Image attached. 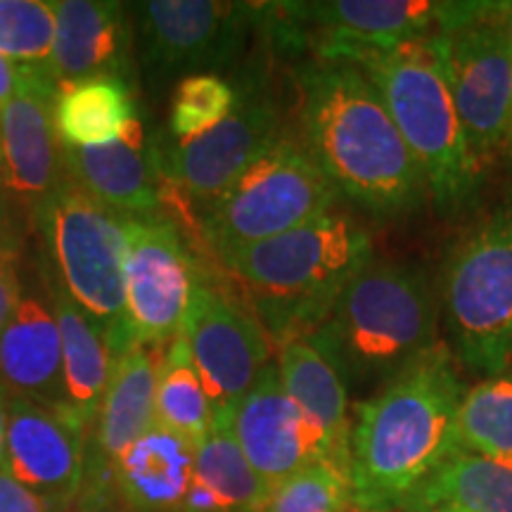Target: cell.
Here are the masks:
<instances>
[{"instance_id": "18", "label": "cell", "mask_w": 512, "mask_h": 512, "mask_svg": "<svg viewBox=\"0 0 512 512\" xmlns=\"http://www.w3.org/2000/svg\"><path fill=\"white\" fill-rule=\"evenodd\" d=\"M131 8L110 0H57L50 69L57 86L133 69Z\"/></svg>"}, {"instance_id": "40", "label": "cell", "mask_w": 512, "mask_h": 512, "mask_svg": "<svg viewBox=\"0 0 512 512\" xmlns=\"http://www.w3.org/2000/svg\"><path fill=\"white\" fill-rule=\"evenodd\" d=\"M344 512H392V510H368V508H358V505H354V503H351V505H349V508H347V510H344Z\"/></svg>"}, {"instance_id": "21", "label": "cell", "mask_w": 512, "mask_h": 512, "mask_svg": "<svg viewBox=\"0 0 512 512\" xmlns=\"http://www.w3.org/2000/svg\"><path fill=\"white\" fill-rule=\"evenodd\" d=\"M112 467L128 512H181L195 477V446L155 425Z\"/></svg>"}, {"instance_id": "22", "label": "cell", "mask_w": 512, "mask_h": 512, "mask_svg": "<svg viewBox=\"0 0 512 512\" xmlns=\"http://www.w3.org/2000/svg\"><path fill=\"white\" fill-rule=\"evenodd\" d=\"M166 347L133 344L114 358L110 387L95 422V448L112 465L157 425V384Z\"/></svg>"}, {"instance_id": "38", "label": "cell", "mask_w": 512, "mask_h": 512, "mask_svg": "<svg viewBox=\"0 0 512 512\" xmlns=\"http://www.w3.org/2000/svg\"><path fill=\"white\" fill-rule=\"evenodd\" d=\"M8 406H10V392L8 387L0 384V470L8 465Z\"/></svg>"}, {"instance_id": "26", "label": "cell", "mask_w": 512, "mask_h": 512, "mask_svg": "<svg viewBox=\"0 0 512 512\" xmlns=\"http://www.w3.org/2000/svg\"><path fill=\"white\" fill-rule=\"evenodd\" d=\"M403 508L408 512H512V456L453 453Z\"/></svg>"}, {"instance_id": "19", "label": "cell", "mask_w": 512, "mask_h": 512, "mask_svg": "<svg viewBox=\"0 0 512 512\" xmlns=\"http://www.w3.org/2000/svg\"><path fill=\"white\" fill-rule=\"evenodd\" d=\"M64 171L79 188L107 209L124 216L157 214L164 183L157 171L155 147L138 124L117 143L100 147L62 145Z\"/></svg>"}, {"instance_id": "9", "label": "cell", "mask_w": 512, "mask_h": 512, "mask_svg": "<svg viewBox=\"0 0 512 512\" xmlns=\"http://www.w3.org/2000/svg\"><path fill=\"white\" fill-rule=\"evenodd\" d=\"M491 3L434 0H330V3H259V27L275 48L313 60H342L430 38L482 15Z\"/></svg>"}, {"instance_id": "5", "label": "cell", "mask_w": 512, "mask_h": 512, "mask_svg": "<svg viewBox=\"0 0 512 512\" xmlns=\"http://www.w3.org/2000/svg\"><path fill=\"white\" fill-rule=\"evenodd\" d=\"M368 76L418 164L427 197L444 216L475 202L484 171L467 147L441 67L439 34L351 60Z\"/></svg>"}, {"instance_id": "27", "label": "cell", "mask_w": 512, "mask_h": 512, "mask_svg": "<svg viewBox=\"0 0 512 512\" xmlns=\"http://www.w3.org/2000/svg\"><path fill=\"white\" fill-rule=\"evenodd\" d=\"M195 477L228 512H264L271 498V489L249 465L230 422H211L209 434L195 446Z\"/></svg>"}, {"instance_id": "32", "label": "cell", "mask_w": 512, "mask_h": 512, "mask_svg": "<svg viewBox=\"0 0 512 512\" xmlns=\"http://www.w3.org/2000/svg\"><path fill=\"white\" fill-rule=\"evenodd\" d=\"M349 505L351 484L347 472L318 463L275 486L264 512H344Z\"/></svg>"}, {"instance_id": "42", "label": "cell", "mask_w": 512, "mask_h": 512, "mask_svg": "<svg viewBox=\"0 0 512 512\" xmlns=\"http://www.w3.org/2000/svg\"><path fill=\"white\" fill-rule=\"evenodd\" d=\"M422 512H453V510H422Z\"/></svg>"}, {"instance_id": "33", "label": "cell", "mask_w": 512, "mask_h": 512, "mask_svg": "<svg viewBox=\"0 0 512 512\" xmlns=\"http://www.w3.org/2000/svg\"><path fill=\"white\" fill-rule=\"evenodd\" d=\"M74 512H128L117 494L114 484V467L102 453L95 448L93 456L88 453L86 477L83 486L72 503Z\"/></svg>"}, {"instance_id": "39", "label": "cell", "mask_w": 512, "mask_h": 512, "mask_svg": "<svg viewBox=\"0 0 512 512\" xmlns=\"http://www.w3.org/2000/svg\"><path fill=\"white\" fill-rule=\"evenodd\" d=\"M503 27H505V34H508L510 50H512V3L503 5Z\"/></svg>"}, {"instance_id": "25", "label": "cell", "mask_w": 512, "mask_h": 512, "mask_svg": "<svg viewBox=\"0 0 512 512\" xmlns=\"http://www.w3.org/2000/svg\"><path fill=\"white\" fill-rule=\"evenodd\" d=\"M275 366L285 394L349 456V387L335 363L304 337L283 344Z\"/></svg>"}, {"instance_id": "3", "label": "cell", "mask_w": 512, "mask_h": 512, "mask_svg": "<svg viewBox=\"0 0 512 512\" xmlns=\"http://www.w3.org/2000/svg\"><path fill=\"white\" fill-rule=\"evenodd\" d=\"M373 259L366 228L337 209L278 238L219 256L247 290L254 318L280 347L313 335Z\"/></svg>"}, {"instance_id": "6", "label": "cell", "mask_w": 512, "mask_h": 512, "mask_svg": "<svg viewBox=\"0 0 512 512\" xmlns=\"http://www.w3.org/2000/svg\"><path fill=\"white\" fill-rule=\"evenodd\" d=\"M446 347L467 373H512V195L460 235L439 285Z\"/></svg>"}, {"instance_id": "8", "label": "cell", "mask_w": 512, "mask_h": 512, "mask_svg": "<svg viewBox=\"0 0 512 512\" xmlns=\"http://www.w3.org/2000/svg\"><path fill=\"white\" fill-rule=\"evenodd\" d=\"M339 192L299 133L287 131L200 209V233L216 259L306 226L337 209Z\"/></svg>"}, {"instance_id": "13", "label": "cell", "mask_w": 512, "mask_h": 512, "mask_svg": "<svg viewBox=\"0 0 512 512\" xmlns=\"http://www.w3.org/2000/svg\"><path fill=\"white\" fill-rule=\"evenodd\" d=\"M197 271L166 216H126V316L138 344L166 347L181 337Z\"/></svg>"}, {"instance_id": "12", "label": "cell", "mask_w": 512, "mask_h": 512, "mask_svg": "<svg viewBox=\"0 0 512 512\" xmlns=\"http://www.w3.org/2000/svg\"><path fill=\"white\" fill-rule=\"evenodd\" d=\"M503 5L491 3L479 17L439 34L448 91L482 171L505 159L512 140V50Z\"/></svg>"}, {"instance_id": "17", "label": "cell", "mask_w": 512, "mask_h": 512, "mask_svg": "<svg viewBox=\"0 0 512 512\" xmlns=\"http://www.w3.org/2000/svg\"><path fill=\"white\" fill-rule=\"evenodd\" d=\"M57 81L41 67L27 86L0 110V155L5 183L15 202L34 209L67 178L62 140L55 126Z\"/></svg>"}, {"instance_id": "30", "label": "cell", "mask_w": 512, "mask_h": 512, "mask_svg": "<svg viewBox=\"0 0 512 512\" xmlns=\"http://www.w3.org/2000/svg\"><path fill=\"white\" fill-rule=\"evenodd\" d=\"M53 41V0H0V55L29 67H50Z\"/></svg>"}, {"instance_id": "4", "label": "cell", "mask_w": 512, "mask_h": 512, "mask_svg": "<svg viewBox=\"0 0 512 512\" xmlns=\"http://www.w3.org/2000/svg\"><path fill=\"white\" fill-rule=\"evenodd\" d=\"M439 297L425 271L373 259L339 294L311 344L347 387L382 389L441 342Z\"/></svg>"}, {"instance_id": "35", "label": "cell", "mask_w": 512, "mask_h": 512, "mask_svg": "<svg viewBox=\"0 0 512 512\" xmlns=\"http://www.w3.org/2000/svg\"><path fill=\"white\" fill-rule=\"evenodd\" d=\"M46 498L38 496L22 482H17L8 470H0V512H48Z\"/></svg>"}, {"instance_id": "11", "label": "cell", "mask_w": 512, "mask_h": 512, "mask_svg": "<svg viewBox=\"0 0 512 512\" xmlns=\"http://www.w3.org/2000/svg\"><path fill=\"white\" fill-rule=\"evenodd\" d=\"M133 48L152 88L233 67L259 24V3L150 0L128 5Z\"/></svg>"}, {"instance_id": "24", "label": "cell", "mask_w": 512, "mask_h": 512, "mask_svg": "<svg viewBox=\"0 0 512 512\" xmlns=\"http://www.w3.org/2000/svg\"><path fill=\"white\" fill-rule=\"evenodd\" d=\"M138 121L133 86L119 76H98L57 88L55 126L62 145L100 147L117 143Z\"/></svg>"}, {"instance_id": "1", "label": "cell", "mask_w": 512, "mask_h": 512, "mask_svg": "<svg viewBox=\"0 0 512 512\" xmlns=\"http://www.w3.org/2000/svg\"><path fill=\"white\" fill-rule=\"evenodd\" d=\"M297 91L299 138L339 197L382 221L411 216L430 200L380 93L356 64L304 62Z\"/></svg>"}, {"instance_id": "2", "label": "cell", "mask_w": 512, "mask_h": 512, "mask_svg": "<svg viewBox=\"0 0 512 512\" xmlns=\"http://www.w3.org/2000/svg\"><path fill=\"white\" fill-rule=\"evenodd\" d=\"M456 356L441 342L399 377L356 403L349 437L351 503L403 508L453 453L465 396Z\"/></svg>"}, {"instance_id": "34", "label": "cell", "mask_w": 512, "mask_h": 512, "mask_svg": "<svg viewBox=\"0 0 512 512\" xmlns=\"http://www.w3.org/2000/svg\"><path fill=\"white\" fill-rule=\"evenodd\" d=\"M17 259V249L0 247V332L10 323L12 313H15L19 299H22Z\"/></svg>"}, {"instance_id": "15", "label": "cell", "mask_w": 512, "mask_h": 512, "mask_svg": "<svg viewBox=\"0 0 512 512\" xmlns=\"http://www.w3.org/2000/svg\"><path fill=\"white\" fill-rule=\"evenodd\" d=\"M230 425L249 465L271 491L304 467L318 463L349 475V456L285 394L273 361L266 363L238 403Z\"/></svg>"}, {"instance_id": "23", "label": "cell", "mask_w": 512, "mask_h": 512, "mask_svg": "<svg viewBox=\"0 0 512 512\" xmlns=\"http://www.w3.org/2000/svg\"><path fill=\"white\" fill-rule=\"evenodd\" d=\"M53 316L62 339V366L67 406L95 427L110 387L114 356L105 330L69 297L53 271H46Z\"/></svg>"}, {"instance_id": "7", "label": "cell", "mask_w": 512, "mask_h": 512, "mask_svg": "<svg viewBox=\"0 0 512 512\" xmlns=\"http://www.w3.org/2000/svg\"><path fill=\"white\" fill-rule=\"evenodd\" d=\"M69 297L105 330L117 358L136 342L126 316V216L64 178L31 214Z\"/></svg>"}, {"instance_id": "37", "label": "cell", "mask_w": 512, "mask_h": 512, "mask_svg": "<svg viewBox=\"0 0 512 512\" xmlns=\"http://www.w3.org/2000/svg\"><path fill=\"white\" fill-rule=\"evenodd\" d=\"M10 192H8V183H5V166H3V155H0V247L15 249V242L10 238V202H8Z\"/></svg>"}, {"instance_id": "31", "label": "cell", "mask_w": 512, "mask_h": 512, "mask_svg": "<svg viewBox=\"0 0 512 512\" xmlns=\"http://www.w3.org/2000/svg\"><path fill=\"white\" fill-rule=\"evenodd\" d=\"M233 83L219 74H192L178 81L171 98L169 126L176 140H190L219 126L233 112Z\"/></svg>"}, {"instance_id": "10", "label": "cell", "mask_w": 512, "mask_h": 512, "mask_svg": "<svg viewBox=\"0 0 512 512\" xmlns=\"http://www.w3.org/2000/svg\"><path fill=\"white\" fill-rule=\"evenodd\" d=\"M233 91V112L219 126L174 145L152 143L162 183L174 185L197 209L226 190L287 131L264 64H249Z\"/></svg>"}, {"instance_id": "16", "label": "cell", "mask_w": 512, "mask_h": 512, "mask_svg": "<svg viewBox=\"0 0 512 512\" xmlns=\"http://www.w3.org/2000/svg\"><path fill=\"white\" fill-rule=\"evenodd\" d=\"M91 427L72 408L55 411L10 394L5 470L50 505L74 503L86 477Z\"/></svg>"}, {"instance_id": "20", "label": "cell", "mask_w": 512, "mask_h": 512, "mask_svg": "<svg viewBox=\"0 0 512 512\" xmlns=\"http://www.w3.org/2000/svg\"><path fill=\"white\" fill-rule=\"evenodd\" d=\"M0 384L46 408H69L60 328L53 311L34 294H22L0 332Z\"/></svg>"}, {"instance_id": "14", "label": "cell", "mask_w": 512, "mask_h": 512, "mask_svg": "<svg viewBox=\"0 0 512 512\" xmlns=\"http://www.w3.org/2000/svg\"><path fill=\"white\" fill-rule=\"evenodd\" d=\"M181 337L209 396L211 422H233L238 403L271 363L266 330L254 313L197 275Z\"/></svg>"}, {"instance_id": "28", "label": "cell", "mask_w": 512, "mask_h": 512, "mask_svg": "<svg viewBox=\"0 0 512 512\" xmlns=\"http://www.w3.org/2000/svg\"><path fill=\"white\" fill-rule=\"evenodd\" d=\"M211 403L197 370L190 361L188 344L176 337L166 347L157 384V425L197 446L211 430Z\"/></svg>"}, {"instance_id": "41", "label": "cell", "mask_w": 512, "mask_h": 512, "mask_svg": "<svg viewBox=\"0 0 512 512\" xmlns=\"http://www.w3.org/2000/svg\"><path fill=\"white\" fill-rule=\"evenodd\" d=\"M505 159L512 164V140H510V147H508V155H505Z\"/></svg>"}, {"instance_id": "29", "label": "cell", "mask_w": 512, "mask_h": 512, "mask_svg": "<svg viewBox=\"0 0 512 512\" xmlns=\"http://www.w3.org/2000/svg\"><path fill=\"white\" fill-rule=\"evenodd\" d=\"M458 451L512 456V373L484 377L467 389L458 413Z\"/></svg>"}, {"instance_id": "36", "label": "cell", "mask_w": 512, "mask_h": 512, "mask_svg": "<svg viewBox=\"0 0 512 512\" xmlns=\"http://www.w3.org/2000/svg\"><path fill=\"white\" fill-rule=\"evenodd\" d=\"M41 67H29V64H17L0 55V110H3L15 95L22 91Z\"/></svg>"}]
</instances>
